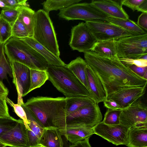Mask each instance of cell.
I'll return each instance as SVG.
<instances>
[{
    "mask_svg": "<svg viewBox=\"0 0 147 147\" xmlns=\"http://www.w3.org/2000/svg\"><path fill=\"white\" fill-rule=\"evenodd\" d=\"M85 60L101 81L106 99L121 90L146 85L147 80L123 64L119 58L111 59L92 51L84 53Z\"/></svg>",
    "mask_w": 147,
    "mask_h": 147,
    "instance_id": "6da1fadb",
    "label": "cell"
},
{
    "mask_svg": "<svg viewBox=\"0 0 147 147\" xmlns=\"http://www.w3.org/2000/svg\"><path fill=\"white\" fill-rule=\"evenodd\" d=\"M24 105L43 127L51 125L60 127L66 118L65 97H32Z\"/></svg>",
    "mask_w": 147,
    "mask_h": 147,
    "instance_id": "7a4b0ae2",
    "label": "cell"
},
{
    "mask_svg": "<svg viewBox=\"0 0 147 147\" xmlns=\"http://www.w3.org/2000/svg\"><path fill=\"white\" fill-rule=\"evenodd\" d=\"M9 62L23 64L30 69L46 70L49 65L45 59L35 49L20 39L11 37L4 45Z\"/></svg>",
    "mask_w": 147,
    "mask_h": 147,
    "instance_id": "3957f363",
    "label": "cell"
},
{
    "mask_svg": "<svg viewBox=\"0 0 147 147\" xmlns=\"http://www.w3.org/2000/svg\"><path fill=\"white\" fill-rule=\"evenodd\" d=\"M49 80L65 97L86 96L90 98L87 88L65 65H48L46 70Z\"/></svg>",
    "mask_w": 147,
    "mask_h": 147,
    "instance_id": "277c9868",
    "label": "cell"
},
{
    "mask_svg": "<svg viewBox=\"0 0 147 147\" xmlns=\"http://www.w3.org/2000/svg\"><path fill=\"white\" fill-rule=\"evenodd\" d=\"M32 37L53 54L59 57L60 52L53 23L49 13L43 9L35 12Z\"/></svg>",
    "mask_w": 147,
    "mask_h": 147,
    "instance_id": "5b68a950",
    "label": "cell"
},
{
    "mask_svg": "<svg viewBox=\"0 0 147 147\" xmlns=\"http://www.w3.org/2000/svg\"><path fill=\"white\" fill-rule=\"evenodd\" d=\"M115 40L119 58L140 59L147 55V33Z\"/></svg>",
    "mask_w": 147,
    "mask_h": 147,
    "instance_id": "8992f818",
    "label": "cell"
},
{
    "mask_svg": "<svg viewBox=\"0 0 147 147\" xmlns=\"http://www.w3.org/2000/svg\"><path fill=\"white\" fill-rule=\"evenodd\" d=\"M60 18L69 21L80 20L85 21H106L107 15L93 6L91 3H77L61 9L58 14Z\"/></svg>",
    "mask_w": 147,
    "mask_h": 147,
    "instance_id": "52a82bcc",
    "label": "cell"
},
{
    "mask_svg": "<svg viewBox=\"0 0 147 147\" xmlns=\"http://www.w3.org/2000/svg\"><path fill=\"white\" fill-rule=\"evenodd\" d=\"M85 23L96 41L116 40L134 35L107 21L96 20Z\"/></svg>",
    "mask_w": 147,
    "mask_h": 147,
    "instance_id": "ba28073f",
    "label": "cell"
},
{
    "mask_svg": "<svg viewBox=\"0 0 147 147\" xmlns=\"http://www.w3.org/2000/svg\"><path fill=\"white\" fill-rule=\"evenodd\" d=\"M120 124L129 129L135 127H147V108L139 98L121 110Z\"/></svg>",
    "mask_w": 147,
    "mask_h": 147,
    "instance_id": "9c48e42d",
    "label": "cell"
},
{
    "mask_svg": "<svg viewBox=\"0 0 147 147\" xmlns=\"http://www.w3.org/2000/svg\"><path fill=\"white\" fill-rule=\"evenodd\" d=\"M102 118V115L98 104L95 103L80 109L67 116L59 128L70 125H81L93 127L101 121Z\"/></svg>",
    "mask_w": 147,
    "mask_h": 147,
    "instance_id": "30bf717a",
    "label": "cell"
},
{
    "mask_svg": "<svg viewBox=\"0 0 147 147\" xmlns=\"http://www.w3.org/2000/svg\"><path fill=\"white\" fill-rule=\"evenodd\" d=\"M96 41L85 23L80 22L72 28L69 45L73 50L88 52Z\"/></svg>",
    "mask_w": 147,
    "mask_h": 147,
    "instance_id": "8fae6325",
    "label": "cell"
},
{
    "mask_svg": "<svg viewBox=\"0 0 147 147\" xmlns=\"http://www.w3.org/2000/svg\"><path fill=\"white\" fill-rule=\"evenodd\" d=\"M93 128L94 134L116 146L127 144L129 129L121 124L108 125L101 121Z\"/></svg>",
    "mask_w": 147,
    "mask_h": 147,
    "instance_id": "7c38bea8",
    "label": "cell"
},
{
    "mask_svg": "<svg viewBox=\"0 0 147 147\" xmlns=\"http://www.w3.org/2000/svg\"><path fill=\"white\" fill-rule=\"evenodd\" d=\"M0 141L7 146L30 147L24 121L21 119L15 127L1 136Z\"/></svg>",
    "mask_w": 147,
    "mask_h": 147,
    "instance_id": "4fadbf2b",
    "label": "cell"
},
{
    "mask_svg": "<svg viewBox=\"0 0 147 147\" xmlns=\"http://www.w3.org/2000/svg\"><path fill=\"white\" fill-rule=\"evenodd\" d=\"M146 85L124 89L112 94L107 99L115 101L122 109L128 107L144 94Z\"/></svg>",
    "mask_w": 147,
    "mask_h": 147,
    "instance_id": "5bb4252c",
    "label": "cell"
},
{
    "mask_svg": "<svg viewBox=\"0 0 147 147\" xmlns=\"http://www.w3.org/2000/svg\"><path fill=\"white\" fill-rule=\"evenodd\" d=\"M59 128L61 135L72 144L89 138L94 134L93 127L83 125H67Z\"/></svg>",
    "mask_w": 147,
    "mask_h": 147,
    "instance_id": "9a60e30c",
    "label": "cell"
},
{
    "mask_svg": "<svg viewBox=\"0 0 147 147\" xmlns=\"http://www.w3.org/2000/svg\"><path fill=\"white\" fill-rule=\"evenodd\" d=\"M91 4L108 16L123 19H129V16L122 6L111 0H93Z\"/></svg>",
    "mask_w": 147,
    "mask_h": 147,
    "instance_id": "2e32d148",
    "label": "cell"
},
{
    "mask_svg": "<svg viewBox=\"0 0 147 147\" xmlns=\"http://www.w3.org/2000/svg\"><path fill=\"white\" fill-rule=\"evenodd\" d=\"M86 73L90 98L98 104L103 102L106 99V97L102 85L88 65L86 68Z\"/></svg>",
    "mask_w": 147,
    "mask_h": 147,
    "instance_id": "e0dca14e",
    "label": "cell"
},
{
    "mask_svg": "<svg viewBox=\"0 0 147 147\" xmlns=\"http://www.w3.org/2000/svg\"><path fill=\"white\" fill-rule=\"evenodd\" d=\"M21 105L26 114L29 123L26 126L30 147L39 146V142L43 130V127L36 121L29 110L24 106Z\"/></svg>",
    "mask_w": 147,
    "mask_h": 147,
    "instance_id": "ac0fdd59",
    "label": "cell"
},
{
    "mask_svg": "<svg viewBox=\"0 0 147 147\" xmlns=\"http://www.w3.org/2000/svg\"><path fill=\"white\" fill-rule=\"evenodd\" d=\"M39 146L43 147H63V142L59 128L53 125L43 127Z\"/></svg>",
    "mask_w": 147,
    "mask_h": 147,
    "instance_id": "d6986e66",
    "label": "cell"
},
{
    "mask_svg": "<svg viewBox=\"0 0 147 147\" xmlns=\"http://www.w3.org/2000/svg\"><path fill=\"white\" fill-rule=\"evenodd\" d=\"M35 49L46 60L49 65L61 66L66 64L60 58L53 54L32 37L20 39Z\"/></svg>",
    "mask_w": 147,
    "mask_h": 147,
    "instance_id": "ffe728a7",
    "label": "cell"
},
{
    "mask_svg": "<svg viewBox=\"0 0 147 147\" xmlns=\"http://www.w3.org/2000/svg\"><path fill=\"white\" fill-rule=\"evenodd\" d=\"M9 62L12 70L13 77L15 78L22 85L23 89L22 97H24L26 95L30 87V69L18 62Z\"/></svg>",
    "mask_w": 147,
    "mask_h": 147,
    "instance_id": "44dd1931",
    "label": "cell"
},
{
    "mask_svg": "<svg viewBox=\"0 0 147 147\" xmlns=\"http://www.w3.org/2000/svg\"><path fill=\"white\" fill-rule=\"evenodd\" d=\"M90 51L107 58L111 59L119 58L115 40L97 41Z\"/></svg>",
    "mask_w": 147,
    "mask_h": 147,
    "instance_id": "7402d4cb",
    "label": "cell"
},
{
    "mask_svg": "<svg viewBox=\"0 0 147 147\" xmlns=\"http://www.w3.org/2000/svg\"><path fill=\"white\" fill-rule=\"evenodd\" d=\"M125 145L128 147H147V127L129 129Z\"/></svg>",
    "mask_w": 147,
    "mask_h": 147,
    "instance_id": "603a6c76",
    "label": "cell"
},
{
    "mask_svg": "<svg viewBox=\"0 0 147 147\" xmlns=\"http://www.w3.org/2000/svg\"><path fill=\"white\" fill-rule=\"evenodd\" d=\"M87 65L85 60L78 57L68 64H66V66L75 74L89 92L86 73Z\"/></svg>",
    "mask_w": 147,
    "mask_h": 147,
    "instance_id": "cb8c5ba5",
    "label": "cell"
},
{
    "mask_svg": "<svg viewBox=\"0 0 147 147\" xmlns=\"http://www.w3.org/2000/svg\"><path fill=\"white\" fill-rule=\"evenodd\" d=\"M66 116L82 108L95 103L91 98L86 96L65 97Z\"/></svg>",
    "mask_w": 147,
    "mask_h": 147,
    "instance_id": "d4e9b609",
    "label": "cell"
},
{
    "mask_svg": "<svg viewBox=\"0 0 147 147\" xmlns=\"http://www.w3.org/2000/svg\"><path fill=\"white\" fill-rule=\"evenodd\" d=\"M106 21L120 27L134 35L147 33L134 21L129 19H123L108 16Z\"/></svg>",
    "mask_w": 147,
    "mask_h": 147,
    "instance_id": "484cf974",
    "label": "cell"
},
{
    "mask_svg": "<svg viewBox=\"0 0 147 147\" xmlns=\"http://www.w3.org/2000/svg\"><path fill=\"white\" fill-rule=\"evenodd\" d=\"M35 13V11L29 7L22 6L18 17L25 26L30 37L33 34Z\"/></svg>",
    "mask_w": 147,
    "mask_h": 147,
    "instance_id": "4316f807",
    "label": "cell"
},
{
    "mask_svg": "<svg viewBox=\"0 0 147 147\" xmlns=\"http://www.w3.org/2000/svg\"><path fill=\"white\" fill-rule=\"evenodd\" d=\"M82 0H47L42 3L43 10L49 13L52 11H57L67 8L79 3Z\"/></svg>",
    "mask_w": 147,
    "mask_h": 147,
    "instance_id": "83f0119b",
    "label": "cell"
},
{
    "mask_svg": "<svg viewBox=\"0 0 147 147\" xmlns=\"http://www.w3.org/2000/svg\"><path fill=\"white\" fill-rule=\"evenodd\" d=\"M47 80L48 76L46 70L30 69V86L26 95L34 90L41 87Z\"/></svg>",
    "mask_w": 147,
    "mask_h": 147,
    "instance_id": "f1b7e54d",
    "label": "cell"
},
{
    "mask_svg": "<svg viewBox=\"0 0 147 147\" xmlns=\"http://www.w3.org/2000/svg\"><path fill=\"white\" fill-rule=\"evenodd\" d=\"M0 45V80H7V75L12 78V71L9 61L7 60L5 55L4 45Z\"/></svg>",
    "mask_w": 147,
    "mask_h": 147,
    "instance_id": "f546056e",
    "label": "cell"
},
{
    "mask_svg": "<svg viewBox=\"0 0 147 147\" xmlns=\"http://www.w3.org/2000/svg\"><path fill=\"white\" fill-rule=\"evenodd\" d=\"M21 7L18 6L12 8H2L0 14V18L12 24L18 18Z\"/></svg>",
    "mask_w": 147,
    "mask_h": 147,
    "instance_id": "4dcf8cb0",
    "label": "cell"
},
{
    "mask_svg": "<svg viewBox=\"0 0 147 147\" xmlns=\"http://www.w3.org/2000/svg\"><path fill=\"white\" fill-rule=\"evenodd\" d=\"M122 109H108L102 122L108 125H117L120 124V116Z\"/></svg>",
    "mask_w": 147,
    "mask_h": 147,
    "instance_id": "1f68e13d",
    "label": "cell"
},
{
    "mask_svg": "<svg viewBox=\"0 0 147 147\" xmlns=\"http://www.w3.org/2000/svg\"><path fill=\"white\" fill-rule=\"evenodd\" d=\"M11 25V37L21 39L29 36L25 26L18 18Z\"/></svg>",
    "mask_w": 147,
    "mask_h": 147,
    "instance_id": "d6a6232c",
    "label": "cell"
},
{
    "mask_svg": "<svg viewBox=\"0 0 147 147\" xmlns=\"http://www.w3.org/2000/svg\"><path fill=\"white\" fill-rule=\"evenodd\" d=\"M11 37V24L0 18V44H5Z\"/></svg>",
    "mask_w": 147,
    "mask_h": 147,
    "instance_id": "836d02e7",
    "label": "cell"
},
{
    "mask_svg": "<svg viewBox=\"0 0 147 147\" xmlns=\"http://www.w3.org/2000/svg\"><path fill=\"white\" fill-rule=\"evenodd\" d=\"M11 116L0 117V136L15 127L21 120Z\"/></svg>",
    "mask_w": 147,
    "mask_h": 147,
    "instance_id": "e575fe53",
    "label": "cell"
},
{
    "mask_svg": "<svg viewBox=\"0 0 147 147\" xmlns=\"http://www.w3.org/2000/svg\"><path fill=\"white\" fill-rule=\"evenodd\" d=\"M7 103L13 108L14 112L24 122L26 126L29 123L27 119L26 113L22 106L18 104L14 103L11 100L7 97L6 99Z\"/></svg>",
    "mask_w": 147,
    "mask_h": 147,
    "instance_id": "d590c367",
    "label": "cell"
},
{
    "mask_svg": "<svg viewBox=\"0 0 147 147\" xmlns=\"http://www.w3.org/2000/svg\"><path fill=\"white\" fill-rule=\"evenodd\" d=\"M119 60L124 65L127 67L135 65L140 67L147 66V60L141 59H131L119 58Z\"/></svg>",
    "mask_w": 147,
    "mask_h": 147,
    "instance_id": "8d00e7d4",
    "label": "cell"
},
{
    "mask_svg": "<svg viewBox=\"0 0 147 147\" xmlns=\"http://www.w3.org/2000/svg\"><path fill=\"white\" fill-rule=\"evenodd\" d=\"M6 6V8H12L18 6H26L29 5L27 0H3Z\"/></svg>",
    "mask_w": 147,
    "mask_h": 147,
    "instance_id": "74e56055",
    "label": "cell"
},
{
    "mask_svg": "<svg viewBox=\"0 0 147 147\" xmlns=\"http://www.w3.org/2000/svg\"><path fill=\"white\" fill-rule=\"evenodd\" d=\"M144 0H123L121 1L120 5L125 6L134 11Z\"/></svg>",
    "mask_w": 147,
    "mask_h": 147,
    "instance_id": "f35d334b",
    "label": "cell"
},
{
    "mask_svg": "<svg viewBox=\"0 0 147 147\" xmlns=\"http://www.w3.org/2000/svg\"><path fill=\"white\" fill-rule=\"evenodd\" d=\"M10 116L6 100L0 99V117Z\"/></svg>",
    "mask_w": 147,
    "mask_h": 147,
    "instance_id": "ab89813d",
    "label": "cell"
},
{
    "mask_svg": "<svg viewBox=\"0 0 147 147\" xmlns=\"http://www.w3.org/2000/svg\"><path fill=\"white\" fill-rule=\"evenodd\" d=\"M127 67L137 75L142 78L147 72V66L140 67L132 65Z\"/></svg>",
    "mask_w": 147,
    "mask_h": 147,
    "instance_id": "60d3db41",
    "label": "cell"
},
{
    "mask_svg": "<svg viewBox=\"0 0 147 147\" xmlns=\"http://www.w3.org/2000/svg\"><path fill=\"white\" fill-rule=\"evenodd\" d=\"M137 24L142 29L147 31V13H142L140 15L138 18Z\"/></svg>",
    "mask_w": 147,
    "mask_h": 147,
    "instance_id": "b9f144b4",
    "label": "cell"
},
{
    "mask_svg": "<svg viewBox=\"0 0 147 147\" xmlns=\"http://www.w3.org/2000/svg\"><path fill=\"white\" fill-rule=\"evenodd\" d=\"M104 106L108 109L112 110L122 109L119 105L111 99H106L103 101Z\"/></svg>",
    "mask_w": 147,
    "mask_h": 147,
    "instance_id": "7bdbcfd3",
    "label": "cell"
},
{
    "mask_svg": "<svg viewBox=\"0 0 147 147\" xmlns=\"http://www.w3.org/2000/svg\"><path fill=\"white\" fill-rule=\"evenodd\" d=\"M8 93V90L0 80V99L6 100Z\"/></svg>",
    "mask_w": 147,
    "mask_h": 147,
    "instance_id": "ee69618b",
    "label": "cell"
},
{
    "mask_svg": "<svg viewBox=\"0 0 147 147\" xmlns=\"http://www.w3.org/2000/svg\"><path fill=\"white\" fill-rule=\"evenodd\" d=\"M89 139L78 141L69 146V147H91L89 142Z\"/></svg>",
    "mask_w": 147,
    "mask_h": 147,
    "instance_id": "f6af8a7d",
    "label": "cell"
},
{
    "mask_svg": "<svg viewBox=\"0 0 147 147\" xmlns=\"http://www.w3.org/2000/svg\"><path fill=\"white\" fill-rule=\"evenodd\" d=\"M137 10L142 13H147V0H144L138 6Z\"/></svg>",
    "mask_w": 147,
    "mask_h": 147,
    "instance_id": "bcb514c9",
    "label": "cell"
},
{
    "mask_svg": "<svg viewBox=\"0 0 147 147\" xmlns=\"http://www.w3.org/2000/svg\"><path fill=\"white\" fill-rule=\"evenodd\" d=\"M6 8V6L3 0H0V7Z\"/></svg>",
    "mask_w": 147,
    "mask_h": 147,
    "instance_id": "7dc6e473",
    "label": "cell"
},
{
    "mask_svg": "<svg viewBox=\"0 0 147 147\" xmlns=\"http://www.w3.org/2000/svg\"><path fill=\"white\" fill-rule=\"evenodd\" d=\"M140 59L145 60H147V55H146L142 56Z\"/></svg>",
    "mask_w": 147,
    "mask_h": 147,
    "instance_id": "c3c4849f",
    "label": "cell"
},
{
    "mask_svg": "<svg viewBox=\"0 0 147 147\" xmlns=\"http://www.w3.org/2000/svg\"><path fill=\"white\" fill-rule=\"evenodd\" d=\"M7 146L0 141V147H6Z\"/></svg>",
    "mask_w": 147,
    "mask_h": 147,
    "instance_id": "681fc988",
    "label": "cell"
},
{
    "mask_svg": "<svg viewBox=\"0 0 147 147\" xmlns=\"http://www.w3.org/2000/svg\"><path fill=\"white\" fill-rule=\"evenodd\" d=\"M35 147H43L41 146H38Z\"/></svg>",
    "mask_w": 147,
    "mask_h": 147,
    "instance_id": "f907efd6",
    "label": "cell"
},
{
    "mask_svg": "<svg viewBox=\"0 0 147 147\" xmlns=\"http://www.w3.org/2000/svg\"></svg>",
    "mask_w": 147,
    "mask_h": 147,
    "instance_id": "816d5d0a",
    "label": "cell"
}]
</instances>
